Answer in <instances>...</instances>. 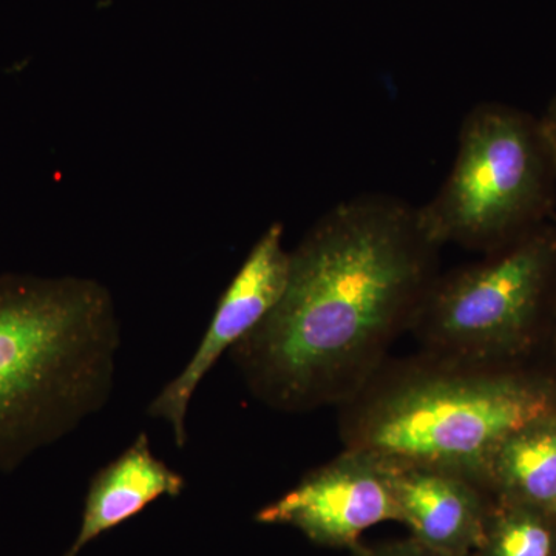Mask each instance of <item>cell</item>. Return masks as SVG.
Segmentation results:
<instances>
[{
    "instance_id": "obj_1",
    "label": "cell",
    "mask_w": 556,
    "mask_h": 556,
    "mask_svg": "<svg viewBox=\"0 0 556 556\" xmlns=\"http://www.w3.org/2000/svg\"><path fill=\"white\" fill-rule=\"evenodd\" d=\"M417 207L354 197L289 251L283 294L229 351L249 393L276 412L340 407L388 361L438 277Z\"/></svg>"
},
{
    "instance_id": "obj_2",
    "label": "cell",
    "mask_w": 556,
    "mask_h": 556,
    "mask_svg": "<svg viewBox=\"0 0 556 556\" xmlns=\"http://www.w3.org/2000/svg\"><path fill=\"white\" fill-rule=\"evenodd\" d=\"M119 346L115 300L100 281L0 274V473L108 405Z\"/></svg>"
},
{
    "instance_id": "obj_3",
    "label": "cell",
    "mask_w": 556,
    "mask_h": 556,
    "mask_svg": "<svg viewBox=\"0 0 556 556\" xmlns=\"http://www.w3.org/2000/svg\"><path fill=\"white\" fill-rule=\"evenodd\" d=\"M338 408L343 448L390 464L452 468L484 484L490 457L510 434L556 415V383L517 362L420 351L387 361Z\"/></svg>"
},
{
    "instance_id": "obj_4",
    "label": "cell",
    "mask_w": 556,
    "mask_h": 556,
    "mask_svg": "<svg viewBox=\"0 0 556 556\" xmlns=\"http://www.w3.org/2000/svg\"><path fill=\"white\" fill-rule=\"evenodd\" d=\"M555 185L538 118L482 102L463 121L447 179L417 212L439 247L453 243L486 254L547 222Z\"/></svg>"
},
{
    "instance_id": "obj_5",
    "label": "cell",
    "mask_w": 556,
    "mask_h": 556,
    "mask_svg": "<svg viewBox=\"0 0 556 556\" xmlns=\"http://www.w3.org/2000/svg\"><path fill=\"white\" fill-rule=\"evenodd\" d=\"M555 303L556 225L546 222L482 262L438 274L409 332L424 353L517 362Z\"/></svg>"
},
{
    "instance_id": "obj_6",
    "label": "cell",
    "mask_w": 556,
    "mask_h": 556,
    "mask_svg": "<svg viewBox=\"0 0 556 556\" xmlns=\"http://www.w3.org/2000/svg\"><path fill=\"white\" fill-rule=\"evenodd\" d=\"M255 521L298 529L317 546L353 551L371 527L399 522L391 466L371 453L343 448L260 508Z\"/></svg>"
},
{
    "instance_id": "obj_7",
    "label": "cell",
    "mask_w": 556,
    "mask_h": 556,
    "mask_svg": "<svg viewBox=\"0 0 556 556\" xmlns=\"http://www.w3.org/2000/svg\"><path fill=\"white\" fill-rule=\"evenodd\" d=\"M283 237L281 223H274L262 233L219 298L211 324L188 365L150 402L148 415L170 427L178 448L188 445V412L201 382L223 354L229 353L276 308L283 294L289 270Z\"/></svg>"
},
{
    "instance_id": "obj_8",
    "label": "cell",
    "mask_w": 556,
    "mask_h": 556,
    "mask_svg": "<svg viewBox=\"0 0 556 556\" xmlns=\"http://www.w3.org/2000/svg\"><path fill=\"white\" fill-rule=\"evenodd\" d=\"M390 464V463H388ZM399 522L444 556H470L484 536L495 496L477 478L452 468L390 464Z\"/></svg>"
},
{
    "instance_id": "obj_9",
    "label": "cell",
    "mask_w": 556,
    "mask_h": 556,
    "mask_svg": "<svg viewBox=\"0 0 556 556\" xmlns=\"http://www.w3.org/2000/svg\"><path fill=\"white\" fill-rule=\"evenodd\" d=\"M186 478L153 453L148 433L138 438L91 478L78 535L62 556H79L97 538L137 517L161 497H178Z\"/></svg>"
},
{
    "instance_id": "obj_10",
    "label": "cell",
    "mask_w": 556,
    "mask_h": 556,
    "mask_svg": "<svg viewBox=\"0 0 556 556\" xmlns=\"http://www.w3.org/2000/svg\"><path fill=\"white\" fill-rule=\"evenodd\" d=\"M484 484L497 500L552 511L556 504V415L510 434L490 457Z\"/></svg>"
},
{
    "instance_id": "obj_11",
    "label": "cell",
    "mask_w": 556,
    "mask_h": 556,
    "mask_svg": "<svg viewBox=\"0 0 556 556\" xmlns=\"http://www.w3.org/2000/svg\"><path fill=\"white\" fill-rule=\"evenodd\" d=\"M470 556H556V518L543 508L495 497L484 536Z\"/></svg>"
},
{
    "instance_id": "obj_12",
    "label": "cell",
    "mask_w": 556,
    "mask_h": 556,
    "mask_svg": "<svg viewBox=\"0 0 556 556\" xmlns=\"http://www.w3.org/2000/svg\"><path fill=\"white\" fill-rule=\"evenodd\" d=\"M350 552V556H444L417 543L415 538L393 541V543L376 544V546L358 544L356 548Z\"/></svg>"
},
{
    "instance_id": "obj_13",
    "label": "cell",
    "mask_w": 556,
    "mask_h": 556,
    "mask_svg": "<svg viewBox=\"0 0 556 556\" xmlns=\"http://www.w3.org/2000/svg\"><path fill=\"white\" fill-rule=\"evenodd\" d=\"M538 123H540L541 131H543V137L546 139L547 148L551 150L556 169V97L548 102L547 109L538 118Z\"/></svg>"
},
{
    "instance_id": "obj_14",
    "label": "cell",
    "mask_w": 556,
    "mask_h": 556,
    "mask_svg": "<svg viewBox=\"0 0 556 556\" xmlns=\"http://www.w3.org/2000/svg\"><path fill=\"white\" fill-rule=\"evenodd\" d=\"M552 514H554V517L556 518V504H555V507L552 508Z\"/></svg>"
},
{
    "instance_id": "obj_15",
    "label": "cell",
    "mask_w": 556,
    "mask_h": 556,
    "mask_svg": "<svg viewBox=\"0 0 556 556\" xmlns=\"http://www.w3.org/2000/svg\"><path fill=\"white\" fill-rule=\"evenodd\" d=\"M554 316H555V328H556V303H555Z\"/></svg>"
}]
</instances>
